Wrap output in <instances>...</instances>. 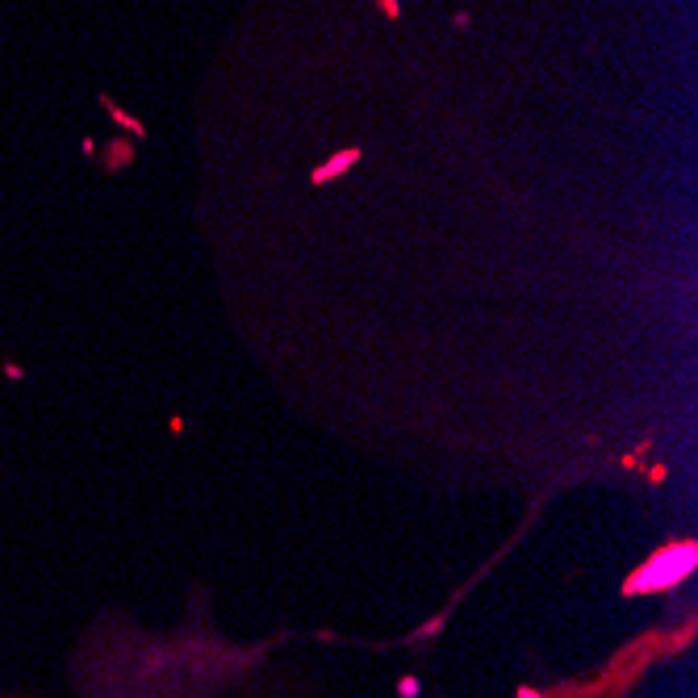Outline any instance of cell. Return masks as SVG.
<instances>
[{
	"label": "cell",
	"instance_id": "1",
	"mask_svg": "<svg viewBox=\"0 0 698 698\" xmlns=\"http://www.w3.org/2000/svg\"><path fill=\"white\" fill-rule=\"evenodd\" d=\"M356 155H360V151H343L339 159H331V164H327V168H318V172H314V180L322 184V180H331V176H339L343 168H352V164H356Z\"/></svg>",
	"mask_w": 698,
	"mask_h": 698
}]
</instances>
